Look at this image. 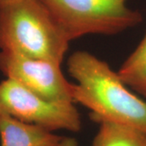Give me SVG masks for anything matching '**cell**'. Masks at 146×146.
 Segmentation results:
<instances>
[{
  "instance_id": "7",
  "label": "cell",
  "mask_w": 146,
  "mask_h": 146,
  "mask_svg": "<svg viewBox=\"0 0 146 146\" xmlns=\"http://www.w3.org/2000/svg\"><path fill=\"white\" fill-rule=\"evenodd\" d=\"M92 146H146V132L108 121H101Z\"/></svg>"
},
{
  "instance_id": "4",
  "label": "cell",
  "mask_w": 146,
  "mask_h": 146,
  "mask_svg": "<svg viewBox=\"0 0 146 146\" xmlns=\"http://www.w3.org/2000/svg\"><path fill=\"white\" fill-rule=\"evenodd\" d=\"M0 111L51 131L78 132L81 129L80 115L74 102L45 99L11 79L0 82Z\"/></svg>"
},
{
  "instance_id": "10",
  "label": "cell",
  "mask_w": 146,
  "mask_h": 146,
  "mask_svg": "<svg viewBox=\"0 0 146 146\" xmlns=\"http://www.w3.org/2000/svg\"><path fill=\"white\" fill-rule=\"evenodd\" d=\"M8 1H10V0H0V5L3 4V3H4L6 2H8Z\"/></svg>"
},
{
  "instance_id": "1",
  "label": "cell",
  "mask_w": 146,
  "mask_h": 146,
  "mask_svg": "<svg viewBox=\"0 0 146 146\" xmlns=\"http://www.w3.org/2000/svg\"><path fill=\"white\" fill-rule=\"evenodd\" d=\"M68 71L77 81L74 102L88 108L91 119L146 132V102L128 90L108 63L87 51L78 50L68 58Z\"/></svg>"
},
{
  "instance_id": "3",
  "label": "cell",
  "mask_w": 146,
  "mask_h": 146,
  "mask_svg": "<svg viewBox=\"0 0 146 146\" xmlns=\"http://www.w3.org/2000/svg\"><path fill=\"white\" fill-rule=\"evenodd\" d=\"M72 42L89 34L115 35L140 25L143 16L127 0H40Z\"/></svg>"
},
{
  "instance_id": "9",
  "label": "cell",
  "mask_w": 146,
  "mask_h": 146,
  "mask_svg": "<svg viewBox=\"0 0 146 146\" xmlns=\"http://www.w3.org/2000/svg\"><path fill=\"white\" fill-rule=\"evenodd\" d=\"M56 146H79L78 141L73 137H63Z\"/></svg>"
},
{
  "instance_id": "2",
  "label": "cell",
  "mask_w": 146,
  "mask_h": 146,
  "mask_svg": "<svg viewBox=\"0 0 146 146\" xmlns=\"http://www.w3.org/2000/svg\"><path fill=\"white\" fill-rule=\"evenodd\" d=\"M70 41L40 0L0 5V51L62 63Z\"/></svg>"
},
{
  "instance_id": "8",
  "label": "cell",
  "mask_w": 146,
  "mask_h": 146,
  "mask_svg": "<svg viewBox=\"0 0 146 146\" xmlns=\"http://www.w3.org/2000/svg\"><path fill=\"white\" fill-rule=\"evenodd\" d=\"M118 74L127 86L146 98V33L122 64Z\"/></svg>"
},
{
  "instance_id": "5",
  "label": "cell",
  "mask_w": 146,
  "mask_h": 146,
  "mask_svg": "<svg viewBox=\"0 0 146 146\" xmlns=\"http://www.w3.org/2000/svg\"><path fill=\"white\" fill-rule=\"evenodd\" d=\"M0 72L45 99L74 102L75 84L63 76L60 63L0 51Z\"/></svg>"
},
{
  "instance_id": "6",
  "label": "cell",
  "mask_w": 146,
  "mask_h": 146,
  "mask_svg": "<svg viewBox=\"0 0 146 146\" xmlns=\"http://www.w3.org/2000/svg\"><path fill=\"white\" fill-rule=\"evenodd\" d=\"M63 137L0 111L1 146H56Z\"/></svg>"
}]
</instances>
